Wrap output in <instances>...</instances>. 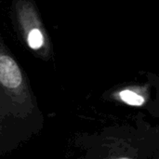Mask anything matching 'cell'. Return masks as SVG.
Returning <instances> with one entry per match:
<instances>
[{"label":"cell","instance_id":"3","mask_svg":"<svg viewBox=\"0 0 159 159\" xmlns=\"http://www.w3.org/2000/svg\"><path fill=\"white\" fill-rule=\"evenodd\" d=\"M120 97L123 102H125L126 103H128L129 105L140 106L144 102V99L141 95H139L131 90H128V89L121 91Z\"/></svg>","mask_w":159,"mask_h":159},{"label":"cell","instance_id":"1","mask_svg":"<svg viewBox=\"0 0 159 159\" xmlns=\"http://www.w3.org/2000/svg\"><path fill=\"white\" fill-rule=\"evenodd\" d=\"M0 83L10 89H18L22 84V75L19 66L7 55L0 56Z\"/></svg>","mask_w":159,"mask_h":159},{"label":"cell","instance_id":"2","mask_svg":"<svg viewBox=\"0 0 159 159\" xmlns=\"http://www.w3.org/2000/svg\"><path fill=\"white\" fill-rule=\"evenodd\" d=\"M26 39H27L28 46L34 50L40 49L45 43L44 34L40 30V28L38 27H34V28H31L30 30H27Z\"/></svg>","mask_w":159,"mask_h":159}]
</instances>
